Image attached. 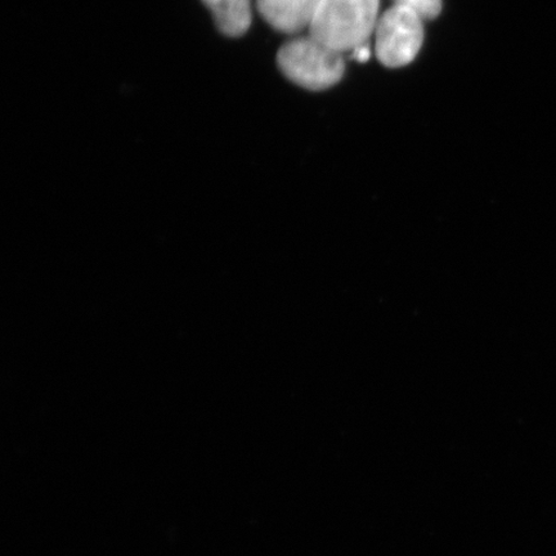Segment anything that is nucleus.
<instances>
[{
    "label": "nucleus",
    "instance_id": "obj_1",
    "mask_svg": "<svg viewBox=\"0 0 556 556\" xmlns=\"http://www.w3.org/2000/svg\"><path fill=\"white\" fill-rule=\"evenodd\" d=\"M380 0H321L309 35L340 53L367 45L379 21Z\"/></svg>",
    "mask_w": 556,
    "mask_h": 556
},
{
    "label": "nucleus",
    "instance_id": "obj_7",
    "mask_svg": "<svg viewBox=\"0 0 556 556\" xmlns=\"http://www.w3.org/2000/svg\"><path fill=\"white\" fill-rule=\"evenodd\" d=\"M371 52L367 45L361 46L353 51V58L359 62H365L370 59Z\"/></svg>",
    "mask_w": 556,
    "mask_h": 556
},
{
    "label": "nucleus",
    "instance_id": "obj_4",
    "mask_svg": "<svg viewBox=\"0 0 556 556\" xmlns=\"http://www.w3.org/2000/svg\"><path fill=\"white\" fill-rule=\"evenodd\" d=\"M321 0H256L261 16L275 30L295 34L309 29Z\"/></svg>",
    "mask_w": 556,
    "mask_h": 556
},
{
    "label": "nucleus",
    "instance_id": "obj_5",
    "mask_svg": "<svg viewBox=\"0 0 556 556\" xmlns=\"http://www.w3.org/2000/svg\"><path fill=\"white\" fill-rule=\"evenodd\" d=\"M203 3L227 37L239 38L250 29L253 20L250 0H203Z\"/></svg>",
    "mask_w": 556,
    "mask_h": 556
},
{
    "label": "nucleus",
    "instance_id": "obj_3",
    "mask_svg": "<svg viewBox=\"0 0 556 556\" xmlns=\"http://www.w3.org/2000/svg\"><path fill=\"white\" fill-rule=\"evenodd\" d=\"M422 21L397 4L382 13L374 31L375 52L382 65L397 68L415 60L424 40Z\"/></svg>",
    "mask_w": 556,
    "mask_h": 556
},
{
    "label": "nucleus",
    "instance_id": "obj_2",
    "mask_svg": "<svg viewBox=\"0 0 556 556\" xmlns=\"http://www.w3.org/2000/svg\"><path fill=\"white\" fill-rule=\"evenodd\" d=\"M277 65L288 79L305 89L323 90L343 78V53L308 37L290 40L277 53Z\"/></svg>",
    "mask_w": 556,
    "mask_h": 556
},
{
    "label": "nucleus",
    "instance_id": "obj_6",
    "mask_svg": "<svg viewBox=\"0 0 556 556\" xmlns=\"http://www.w3.org/2000/svg\"><path fill=\"white\" fill-rule=\"evenodd\" d=\"M394 4L412 10L422 20H433L442 10V0H394Z\"/></svg>",
    "mask_w": 556,
    "mask_h": 556
}]
</instances>
